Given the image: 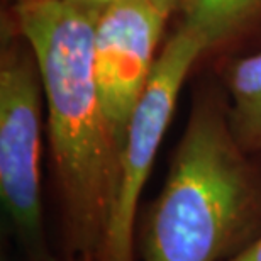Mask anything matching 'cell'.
Segmentation results:
<instances>
[{
	"label": "cell",
	"instance_id": "cell-5",
	"mask_svg": "<svg viewBox=\"0 0 261 261\" xmlns=\"http://www.w3.org/2000/svg\"><path fill=\"white\" fill-rule=\"evenodd\" d=\"M180 0H126L93 20V71L107 119L126 143L129 119L158 60V46Z\"/></svg>",
	"mask_w": 261,
	"mask_h": 261
},
{
	"label": "cell",
	"instance_id": "cell-7",
	"mask_svg": "<svg viewBox=\"0 0 261 261\" xmlns=\"http://www.w3.org/2000/svg\"><path fill=\"white\" fill-rule=\"evenodd\" d=\"M181 22L203 38L207 49L221 48L261 20V0H180Z\"/></svg>",
	"mask_w": 261,
	"mask_h": 261
},
{
	"label": "cell",
	"instance_id": "cell-10",
	"mask_svg": "<svg viewBox=\"0 0 261 261\" xmlns=\"http://www.w3.org/2000/svg\"><path fill=\"white\" fill-rule=\"evenodd\" d=\"M60 261H97V256H92V254H70V256H60Z\"/></svg>",
	"mask_w": 261,
	"mask_h": 261
},
{
	"label": "cell",
	"instance_id": "cell-2",
	"mask_svg": "<svg viewBox=\"0 0 261 261\" xmlns=\"http://www.w3.org/2000/svg\"><path fill=\"white\" fill-rule=\"evenodd\" d=\"M261 236V154L234 134L217 80L192 95L163 189L136 227L143 261H231Z\"/></svg>",
	"mask_w": 261,
	"mask_h": 261
},
{
	"label": "cell",
	"instance_id": "cell-8",
	"mask_svg": "<svg viewBox=\"0 0 261 261\" xmlns=\"http://www.w3.org/2000/svg\"><path fill=\"white\" fill-rule=\"evenodd\" d=\"M66 4L73 5L75 9H78L80 12L87 14L88 17H92L95 20V17L102 10H106L111 5H116L119 2H126V0H65Z\"/></svg>",
	"mask_w": 261,
	"mask_h": 261
},
{
	"label": "cell",
	"instance_id": "cell-4",
	"mask_svg": "<svg viewBox=\"0 0 261 261\" xmlns=\"http://www.w3.org/2000/svg\"><path fill=\"white\" fill-rule=\"evenodd\" d=\"M207 51L202 36L184 22L161 48L129 119L122 151L121 189L97 261H136L141 195L175 116L181 88L194 65Z\"/></svg>",
	"mask_w": 261,
	"mask_h": 261
},
{
	"label": "cell",
	"instance_id": "cell-3",
	"mask_svg": "<svg viewBox=\"0 0 261 261\" xmlns=\"http://www.w3.org/2000/svg\"><path fill=\"white\" fill-rule=\"evenodd\" d=\"M44 87L28 38L2 15L0 48V198L24 261H60L49 246L43 205Z\"/></svg>",
	"mask_w": 261,
	"mask_h": 261
},
{
	"label": "cell",
	"instance_id": "cell-1",
	"mask_svg": "<svg viewBox=\"0 0 261 261\" xmlns=\"http://www.w3.org/2000/svg\"><path fill=\"white\" fill-rule=\"evenodd\" d=\"M9 10L43 76L61 256H97L121 189L122 146L93 71V19L65 0H14Z\"/></svg>",
	"mask_w": 261,
	"mask_h": 261
},
{
	"label": "cell",
	"instance_id": "cell-6",
	"mask_svg": "<svg viewBox=\"0 0 261 261\" xmlns=\"http://www.w3.org/2000/svg\"><path fill=\"white\" fill-rule=\"evenodd\" d=\"M217 82L226 92L238 141L249 153L261 154V51L226 61Z\"/></svg>",
	"mask_w": 261,
	"mask_h": 261
},
{
	"label": "cell",
	"instance_id": "cell-11",
	"mask_svg": "<svg viewBox=\"0 0 261 261\" xmlns=\"http://www.w3.org/2000/svg\"><path fill=\"white\" fill-rule=\"evenodd\" d=\"M4 261H5V259H4Z\"/></svg>",
	"mask_w": 261,
	"mask_h": 261
},
{
	"label": "cell",
	"instance_id": "cell-9",
	"mask_svg": "<svg viewBox=\"0 0 261 261\" xmlns=\"http://www.w3.org/2000/svg\"><path fill=\"white\" fill-rule=\"evenodd\" d=\"M231 261H261V236L248 249H244L239 256Z\"/></svg>",
	"mask_w": 261,
	"mask_h": 261
}]
</instances>
